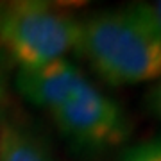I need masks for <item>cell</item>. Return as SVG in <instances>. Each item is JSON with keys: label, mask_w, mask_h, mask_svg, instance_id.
<instances>
[{"label": "cell", "mask_w": 161, "mask_h": 161, "mask_svg": "<svg viewBox=\"0 0 161 161\" xmlns=\"http://www.w3.org/2000/svg\"><path fill=\"white\" fill-rule=\"evenodd\" d=\"M16 88L27 102L47 113L66 143L79 152L102 154L129 138L122 106L68 59L18 70Z\"/></svg>", "instance_id": "obj_1"}, {"label": "cell", "mask_w": 161, "mask_h": 161, "mask_svg": "<svg viewBox=\"0 0 161 161\" xmlns=\"http://www.w3.org/2000/svg\"><path fill=\"white\" fill-rule=\"evenodd\" d=\"M77 52L111 86L161 79V32L149 4L104 9L80 20Z\"/></svg>", "instance_id": "obj_2"}, {"label": "cell", "mask_w": 161, "mask_h": 161, "mask_svg": "<svg viewBox=\"0 0 161 161\" xmlns=\"http://www.w3.org/2000/svg\"><path fill=\"white\" fill-rule=\"evenodd\" d=\"M6 93V77H4V68H2V59H0V100L4 98Z\"/></svg>", "instance_id": "obj_8"}, {"label": "cell", "mask_w": 161, "mask_h": 161, "mask_svg": "<svg viewBox=\"0 0 161 161\" xmlns=\"http://www.w3.org/2000/svg\"><path fill=\"white\" fill-rule=\"evenodd\" d=\"M118 161H161V136L127 145Z\"/></svg>", "instance_id": "obj_5"}, {"label": "cell", "mask_w": 161, "mask_h": 161, "mask_svg": "<svg viewBox=\"0 0 161 161\" xmlns=\"http://www.w3.org/2000/svg\"><path fill=\"white\" fill-rule=\"evenodd\" d=\"M0 161H58L47 140L31 125L6 120L0 125Z\"/></svg>", "instance_id": "obj_4"}, {"label": "cell", "mask_w": 161, "mask_h": 161, "mask_svg": "<svg viewBox=\"0 0 161 161\" xmlns=\"http://www.w3.org/2000/svg\"><path fill=\"white\" fill-rule=\"evenodd\" d=\"M80 20L45 0L0 2V50L18 70H34L77 52Z\"/></svg>", "instance_id": "obj_3"}, {"label": "cell", "mask_w": 161, "mask_h": 161, "mask_svg": "<svg viewBox=\"0 0 161 161\" xmlns=\"http://www.w3.org/2000/svg\"><path fill=\"white\" fill-rule=\"evenodd\" d=\"M149 9H150V13H152V18H154L156 25H158V29H159V32H161V0L149 4Z\"/></svg>", "instance_id": "obj_7"}, {"label": "cell", "mask_w": 161, "mask_h": 161, "mask_svg": "<svg viewBox=\"0 0 161 161\" xmlns=\"http://www.w3.org/2000/svg\"><path fill=\"white\" fill-rule=\"evenodd\" d=\"M147 106L158 118H161V79L150 88L149 95H147Z\"/></svg>", "instance_id": "obj_6"}]
</instances>
